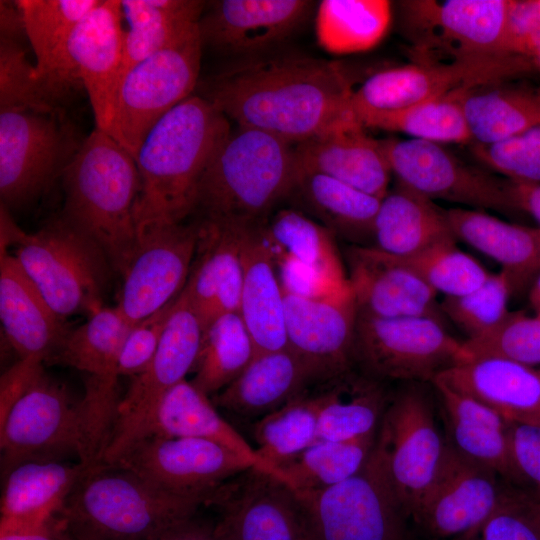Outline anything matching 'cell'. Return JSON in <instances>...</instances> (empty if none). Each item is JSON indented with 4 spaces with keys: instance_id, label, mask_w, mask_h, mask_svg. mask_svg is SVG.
Returning a JSON list of instances; mask_svg holds the SVG:
<instances>
[{
    "instance_id": "1",
    "label": "cell",
    "mask_w": 540,
    "mask_h": 540,
    "mask_svg": "<svg viewBox=\"0 0 540 540\" xmlns=\"http://www.w3.org/2000/svg\"><path fill=\"white\" fill-rule=\"evenodd\" d=\"M197 89L238 126L294 145L357 121L343 68L307 55L277 52L237 61Z\"/></svg>"
},
{
    "instance_id": "2",
    "label": "cell",
    "mask_w": 540,
    "mask_h": 540,
    "mask_svg": "<svg viewBox=\"0 0 540 540\" xmlns=\"http://www.w3.org/2000/svg\"><path fill=\"white\" fill-rule=\"evenodd\" d=\"M230 131L228 118L198 94L152 127L135 157L137 236L152 226L182 223L194 212L201 177Z\"/></svg>"
},
{
    "instance_id": "3",
    "label": "cell",
    "mask_w": 540,
    "mask_h": 540,
    "mask_svg": "<svg viewBox=\"0 0 540 540\" xmlns=\"http://www.w3.org/2000/svg\"><path fill=\"white\" fill-rule=\"evenodd\" d=\"M59 217L93 240L121 275L138 246L134 209L140 189L135 158L95 127L62 174Z\"/></svg>"
},
{
    "instance_id": "4",
    "label": "cell",
    "mask_w": 540,
    "mask_h": 540,
    "mask_svg": "<svg viewBox=\"0 0 540 540\" xmlns=\"http://www.w3.org/2000/svg\"><path fill=\"white\" fill-rule=\"evenodd\" d=\"M297 175L294 144L238 126L204 171L194 212L201 213V220L261 226L291 197Z\"/></svg>"
},
{
    "instance_id": "5",
    "label": "cell",
    "mask_w": 540,
    "mask_h": 540,
    "mask_svg": "<svg viewBox=\"0 0 540 540\" xmlns=\"http://www.w3.org/2000/svg\"><path fill=\"white\" fill-rule=\"evenodd\" d=\"M201 498L175 496L116 465L90 466L58 515L75 540H149L195 516Z\"/></svg>"
},
{
    "instance_id": "6",
    "label": "cell",
    "mask_w": 540,
    "mask_h": 540,
    "mask_svg": "<svg viewBox=\"0 0 540 540\" xmlns=\"http://www.w3.org/2000/svg\"><path fill=\"white\" fill-rule=\"evenodd\" d=\"M511 0H404L396 3L411 62L501 64L521 58L507 50Z\"/></svg>"
},
{
    "instance_id": "7",
    "label": "cell",
    "mask_w": 540,
    "mask_h": 540,
    "mask_svg": "<svg viewBox=\"0 0 540 540\" xmlns=\"http://www.w3.org/2000/svg\"><path fill=\"white\" fill-rule=\"evenodd\" d=\"M13 255L63 318L103 307L112 269L102 249L60 217L35 233L17 229Z\"/></svg>"
},
{
    "instance_id": "8",
    "label": "cell",
    "mask_w": 540,
    "mask_h": 540,
    "mask_svg": "<svg viewBox=\"0 0 540 540\" xmlns=\"http://www.w3.org/2000/svg\"><path fill=\"white\" fill-rule=\"evenodd\" d=\"M355 363L379 380L433 382L469 360L463 342L434 317L376 318L358 314Z\"/></svg>"
},
{
    "instance_id": "9",
    "label": "cell",
    "mask_w": 540,
    "mask_h": 540,
    "mask_svg": "<svg viewBox=\"0 0 540 540\" xmlns=\"http://www.w3.org/2000/svg\"><path fill=\"white\" fill-rule=\"evenodd\" d=\"M315 540H410L406 516L374 450L360 471L326 489L297 492Z\"/></svg>"
},
{
    "instance_id": "10",
    "label": "cell",
    "mask_w": 540,
    "mask_h": 540,
    "mask_svg": "<svg viewBox=\"0 0 540 540\" xmlns=\"http://www.w3.org/2000/svg\"><path fill=\"white\" fill-rule=\"evenodd\" d=\"M1 474L32 460L84 462L81 399L43 371L0 419Z\"/></svg>"
},
{
    "instance_id": "11",
    "label": "cell",
    "mask_w": 540,
    "mask_h": 540,
    "mask_svg": "<svg viewBox=\"0 0 540 540\" xmlns=\"http://www.w3.org/2000/svg\"><path fill=\"white\" fill-rule=\"evenodd\" d=\"M82 141L62 111L0 112V196L18 208L43 194L62 176Z\"/></svg>"
},
{
    "instance_id": "12",
    "label": "cell",
    "mask_w": 540,
    "mask_h": 540,
    "mask_svg": "<svg viewBox=\"0 0 540 540\" xmlns=\"http://www.w3.org/2000/svg\"><path fill=\"white\" fill-rule=\"evenodd\" d=\"M202 48L197 30L122 76L110 135L134 158L152 127L197 88Z\"/></svg>"
},
{
    "instance_id": "13",
    "label": "cell",
    "mask_w": 540,
    "mask_h": 540,
    "mask_svg": "<svg viewBox=\"0 0 540 540\" xmlns=\"http://www.w3.org/2000/svg\"><path fill=\"white\" fill-rule=\"evenodd\" d=\"M396 183L435 201L463 208L520 214L509 192V181L471 165L443 144L418 139H381Z\"/></svg>"
},
{
    "instance_id": "14",
    "label": "cell",
    "mask_w": 540,
    "mask_h": 540,
    "mask_svg": "<svg viewBox=\"0 0 540 540\" xmlns=\"http://www.w3.org/2000/svg\"><path fill=\"white\" fill-rule=\"evenodd\" d=\"M445 447L421 389L411 386L389 399L375 449L407 518L413 517L431 486Z\"/></svg>"
},
{
    "instance_id": "15",
    "label": "cell",
    "mask_w": 540,
    "mask_h": 540,
    "mask_svg": "<svg viewBox=\"0 0 540 540\" xmlns=\"http://www.w3.org/2000/svg\"><path fill=\"white\" fill-rule=\"evenodd\" d=\"M204 327L185 291L176 299L158 349L121 398L112 438L102 463L113 464L140 437L162 397L186 379L197 361Z\"/></svg>"
},
{
    "instance_id": "16",
    "label": "cell",
    "mask_w": 540,
    "mask_h": 540,
    "mask_svg": "<svg viewBox=\"0 0 540 540\" xmlns=\"http://www.w3.org/2000/svg\"><path fill=\"white\" fill-rule=\"evenodd\" d=\"M205 505L218 513L213 530L219 540H315L297 492L257 467L224 482Z\"/></svg>"
},
{
    "instance_id": "17",
    "label": "cell",
    "mask_w": 540,
    "mask_h": 540,
    "mask_svg": "<svg viewBox=\"0 0 540 540\" xmlns=\"http://www.w3.org/2000/svg\"><path fill=\"white\" fill-rule=\"evenodd\" d=\"M175 496L207 499L233 476L255 467L233 450L204 439L146 436L113 464Z\"/></svg>"
},
{
    "instance_id": "18",
    "label": "cell",
    "mask_w": 540,
    "mask_h": 540,
    "mask_svg": "<svg viewBox=\"0 0 540 540\" xmlns=\"http://www.w3.org/2000/svg\"><path fill=\"white\" fill-rule=\"evenodd\" d=\"M284 293L323 298L350 289L335 236L305 212L275 211L262 226Z\"/></svg>"
},
{
    "instance_id": "19",
    "label": "cell",
    "mask_w": 540,
    "mask_h": 540,
    "mask_svg": "<svg viewBox=\"0 0 540 540\" xmlns=\"http://www.w3.org/2000/svg\"><path fill=\"white\" fill-rule=\"evenodd\" d=\"M199 240V222L149 227L122 274L117 307L131 325L174 301L185 288Z\"/></svg>"
},
{
    "instance_id": "20",
    "label": "cell",
    "mask_w": 540,
    "mask_h": 540,
    "mask_svg": "<svg viewBox=\"0 0 540 540\" xmlns=\"http://www.w3.org/2000/svg\"><path fill=\"white\" fill-rule=\"evenodd\" d=\"M532 64L519 58L501 64L443 65L411 62L381 69L369 76L351 95L356 120L369 113L401 110L435 99L461 87L492 81L534 78Z\"/></svg>"
},
{
    "instance_id": "21",
    "label": "cell",
    "mask_w": 540,
    "mask_h": 540,
    "mask_svg": "<svg viewBox=\"0 0 540 540\" xmlns=\"http://www.w3.org/2000/svg\"><path fill=\"white\" fill-rule=\"evenodd\" d=\"M316 2L217 0L198 21L202 47L238 61L277 53L305 26Z\"/></svg>"
},
{
    "instance_id": "22",
    "label": "cell",
    "mask_w": 540,
    "mask_h": 540,
    "mask_svg": "<svg viewBox=\"0 0 540 540\" xmlns=\"http://www.w3.org/2000/svg\"><path fill=\"white\" fill-rule=\"evenodd\" d=\"M499 477L446 442L437 474L412 518L438 539L479 532L501 496Z\"/></svg>"
},
{
    "instance_id": "23",
    "label": "cell",
    "mask_w": 540,
    "mask_h": 540,
    "mask_svg": "<svg viewBox=\"0 0 540 540\" xmlns=\"http://www.w3.org/2000/svg\"><path fill=\"white\" fill-rule=\"evenodd\" d=\"M284 295L288 348L309 367L316 383L352 370L358 317L352 288L323 298Z\"/></svg>"
},
{
    "instance_id": "24",
    "label": "cell",
    "mask_w": 540,
    "mask_h": 540,
    "mask_svg": "<svg viewBox=\"0 0 540 540\" xmlns=\"http://www.w3.org/2000/svg\"><path fill=\"white\" fill-rule=\"evenodd\" d=\"M345 257L358 314L444 320L438 294L406 259L364 245H351Z\"/></svg>"
},
{
    "instance_id": "25",
    "label": "cell",
    "mask_w": 540,
    "mask_h": 540,
    "mask_svg": "<svg viewBox=\"0 0 540 540\" xmlns=\"http://www.w3.org/2000/svg\"><path fill=\"white\" fill-rule=\"evenodd\" d=\"M121 4L101 0L75 27L66 51L92 106L96 128L110 135L121 81Z\"/></svg>"
},
{
    "instance_id": "26",
    "label": "cell",
    "mask_w": 540,
    "mask_h": 540,
    "mask_svg": "<svg viewBox=\"0 0 540 540\" xmlns=\"http://www.w3.org/2000/svg\"><path fill=\"white\" fill-rule=\"evenodd\" d=\"M243 227L221 221H199L196 254L184 289L204 330L221 315L239 313L243 287Z\"/></svg>"
},
{
    "instance_id": "27",
    "label": "cell",
    "mask_w": 540,
    "mask_h": 540,
    "mask_svg": "<svg viewBox=\"0 0 540 540\" xmlns=\"http://www.w3.org/2000/svg\"><path fill=\"white\" fill-rule=\"evenodd\" d=\"M0 320L2 332L19 359L39 358L44 364L70 329L24 271L13 254L1 250Z\"/></svg>"
},
{
    "instance_id": "28",
    "label": "cell",
    "mask_w": 540,
    "mask_h": 540,
    "mask_svg": "<svg viewBox=\"0 0 540 540\" xmlns=\"http://www.w3.org/2000/svg\"><path fill=\"white\" fill-rule=\"evenodd\" d=\"M359 122L295 145L299 170L319 173L382 199L389 191L392 172L381 140Z\"/></svg>"
},
{
    "instance_id": "29",
    "label": "cell",
    "mask_w": 540,
    "mask_h": 540,
    "mask_svg": "<svg viewBox=\"0 0 540 540\" xmlns=\"http://www.w3.org/2000/svg\"><path fill=\"white\" fill-rule=\"evenodd\" d=\"M89 467L66 460L20 463L2 477L0 532L37 528L54 521Z\"/></svg>"
},
{
    "instance_id": "30",
    "label": "cell",
    "mask_w": 540,
    "mask_h": 540,
    "mask_svg": "<svg viewBox=\"0 0 540 540\" xmlns=\"http://www.w3.org/2000/svg\"><path fill=\"white\" fill-rule=\"evenodd\" d=\"M262 226L243 227V287L239 314L257 353L288 348L285 295Z\"/></svg>"
},
{
    "instance_id": "31",
    "label": "cell",
    "mask_w": 540,
    "mask_h": 540,
    "mask_svg": "<svg viewBox=\"0 0 540 540\" xmlns=\"http://www.w3.org/2000/svg\"><path fill=\"white\" fill-rule=\"evenodd\" d=\"M434 380L479 400L507 420L540 423V369L533 366L500 358H474L445 370Z\"/></svg>"
},
{
    "instance_id": "32",
    "label": "cell",
    "mask_w": 540,
    "mask_h": 540,
    "mask_svg": "<svg viewBox=\"0 0 540 540\" xmlns=\"http://www.w3.org/2000/svg\"><path fill=\"white\" fill-rule=\"evenodd\" d=\"M316 383L309 367L289 348L258 353L247 368L214 395L213 403L236 416L260 419Z\"/></svg>"
},
{
    "instance_id": "33",
    "label": "cell",
    "mask_w": 540,
    "mask_h": 540,
    "mask_svg": "<svg viewBox=\"0 0 540 540\" xmlns=\"http://www.w3.org/2000/svg\"><path fill=\"white\" fill-rule=\"evenodd\" d=\"M446 212L456 239L500 264L513 294L531 287L540 274V227L506 222L476 209L455 207Z\"/></svg>"
},
{
    "instance_id": "34",
    "label": "cell",
    "mask_w": 540,
    "mask_h": 540,
    "mask_svg": "<svg viewBox=\"0 0 540 540\" xmlns=\"http://www.w3.org/2000/svg\"><path fill=\"white\" fill-rule=\"evenodd\" d=\"M444 409L447 443L467 459L516 484L511 464L508 425L500 413L479 400L434 380Z\"/></svg>"
},
{
    "instance_id": "35",
    "label": "cell",
    "mask_w": 540,
    "mask_h": 540,
    "mask_svg": "<svg viewBox=\"0 0 540 540\" xmlns=\"http://www.w3.org/2000/svg\"><path fill=\"white\" fill-rule=\"evenodd\" d=\"M462 106L472 144L498 143L540 124V83L516 78L467 87Z\"/></svg>"
},
{
    "instance_id": "36",
    "label": "cell",
    "mask_w": 540,
    "mask_h": 540,
    "mask_svg": "<svg viewBox=\"0 0 540 540\" xmlns=\"http://www.w3.org/2000/svg\"><path fill=\"white\" fill-rule=\"evenodd\" d=\"M446 210L398 183L381 199L372 245L409 259L448 241H456Z\"/></svg>"
},
{
    "instance_id": "37",
    "label": "cell",
    "mask_w": 540,
    "mask_h": 540,
    "mask_svg": "<svg viewBox=\"0 0 540 540\" xmlns=\"http://www.w3.org/2000/svg\"><path fill=\"white\" fill-rule=\"evenodd\" d=\"M146 436L187 437L216 442L245 457L255 467L275 474L260 459L255 448L223 419L209 396L186 379L162 397L137 440Z\"/></svg>"
},
{
    "instance_id": "38",
    "label": "cell",
    "mask_w": 540,
    "mask_h": 540,
    "mask_svg": "<svg viewBox=\"0 0 540 540\" xmlns=\"http://www.w3.org/2000/svg\"><path fill=\"white\" fill-rule=\"evenodd\" d=\"M313 393L318 440L352 441L377 435L389 402L381 381L350 370L320 383Z\"/></svg>"
},
{
    "instance_id": "39",
    "label": "cell",
    "mask_w": 540,
    "mask_h": 540,
    "mask_svg": "<svg viewBox=\"0 0 540 540\" xmlns=\"http://www.w3.org/2000/svg\"><path fill=\"white\" fill-rule=\"evenodd\" d=\"M335 237L371 246L381 199L334 178L298 169L291 194Z\"/></svg>"
},
{
    "instance_id": "40",
    "label": "cell",
    "mask_w": 540,
    "mask_h": 540,
    "mask_svg": "<svg viewBox=\"0 0 540 540\" xmlns=\"http://www.w3.org/2000/svg\"><path fill=\"white\" fill-rule=\"evenodd\" d=\"M124 31L122 76L149 56L198 30L205 2L199 0H121Z\"/></svg>"
},
{
    "instance_id": "41",
    "label": "cell",
    "mask_w": 540,
    "mask_h": 540,
    "mask_svg": "<svg viewBox=\"0 0 540 540\" xmlns=\"http://www.w3.org/2000/svg\"><path fill=\"white\" fill-rule=\"evenodd\" d=\"M131 327L117 306H103L70 329L45 364L73 367L97 379H118L119 357Z\"/></svg>"
},
{
    "instance_id": "42",
    "label": "cell",
    "mask_w": 540,
    "mask_h": 540,
    "mask_svg": "<svg viewBox=\"0 0 540 540\" xmlns=\"http://www.w3.org/2000/svg\"><path fill=\"white\" fill-rule=\"evenodd\" d=\"M391 19L387 0H322L316 7L317 41L333 54L367 51L381 42Z\"/></svg>"
},
{
    "instance_id": "43",
    "label": "cell",
    "mask_w": 540,
    "mask_h": 540,
    "mask_svg": "<svg viewBox=\"0 0 540 540\" xmlns=\"http://www.w3.org/2000/svg\"><path fill=\"white\" fill-rule=\"evenodd\" d=\"M467 87L401 110L365 114L357 121L366 129L398 132L439 144H472L462 106Z\"/></svg>"
},
{
    "instance_id": "44",
    "label": "cell",
    "mask_w": 540,
    "mask_h": 540,
    "mask_svg": "<svg viewBox=\"0 0 540 540\" xmlns=\"http://www.w3.org/2000/svg\"><path fill=\"white\" fill-rule=\"evenodd\" d=\"M257 354L240 314L221 315L204 330L190 381L206 395H215L233 382Z\"/></svg>"
},
{
    "instance_id": "45",
    "label": "cell",
    "mask_w": 540,
    "mask_h": 540,
    "mask_svg": "<svg viewBox=\"0 0 540 540\" xmlns=\"http://www.w3.org/2000/svg\"><path fill=\"white\" fill-rule=\"evenodd\" d=\"M252 434L260 459L284 480L280 468L318 440V409L314 393L306 391L257 419L252 426Z\"/></svg>"
},
{
    "instance_id": "46",
    "label": "cell",
    "mask_w": 540,
    "mask_h": 540,
    "mask_svg": "<svg viewBox=\"0 0 540 540\" xmlns=\"http://www.w3.org/2000/svg\"><path fill=\"white\" fill-rule=\"evenodd\" d=\"M376 436L352 441L317 440L280 472L296 492L329 488L362 469L374 450Z\"/></svg>"
},
{
    "instance_id": "47",
    "label": "cell",
    "mask_w": 540,
    "mask_h": 540,
    "mask_svg": "<svg viewBox=\"0 0 540 540\" xmlns=\"http://www.w3.org/2000/svg\"><path fill=\"white\" fill-rule=\"evenodd\" d=\"M101 0H18L27 39L36 57L35 75L60 59L79 22Z\"/></svg>"
},
{
    "instance_id": "48",
    "label": "cell",
    "mask_w": 540,
    "mask_h": 540,
    "mask_svg": "<svg viewBox=\"0 0 540 540\" xmlns=\"http://www.w3.org/2000/svg\"><path fill=\"white\" fill-rule=\"evenodd\" d=\"M513 295L507 275L491 273L475 290L457 297H444L440 302L444 317L449 318L474 339L496 328L510 313L509 298Z\"/></svg>"
},
{
    "instance_id": "49",
    "label": "cell",
    "mask_w": 540,
    "mask_h": 540,
    "mask_svg": "<svg viewBox=\"0 0 540 540\" xmlns=\"http://www.w3.org/2000/svg\"><path fill=\"white\" fill-rule=\"evenodd\" d=\"M425 282L444 297H457L478 288L491 274L456 241L435 245L406 259Z\"/></svg>"
},
{
    "instance_id": "50",
    "label": "cell",
    "mask_w": 540,
    "mask_h": 540,
    "mask_svg": "<svg viewBox=\"0 0 540 540\" xmlns=\"http://www.w3.org/2000/svg\"><path fill=\"white\" fill-rule=\"evenodd\" d=\"M463 346L469 360L500 358L535 367L540 364V314L510 311L496 328L466 339Z\"/></svg>"
},
{
    "instance_id": "51",
    "label": "cell",
    "mask_w": 540,
    "mask_h": 540,
    "mask_svg": "<svg viewBox=\"0 0 540 540\" xmlns=\"http://www.w3.org/2000/svg\"><path fill=\"white\" fill-rule=\"evenodd\" d=\"M60 112L35 77L23 43L0 40V112Z\"/></svg>"
},
{
    "instance_id": "52",
    "label": "cell",
    "mask_w": 540,
    "mask_h": 540,
    "mask_svg": "<svg viewBox=\"0 0 540 540\" xmlns=\"http://www.w3.org/2000/svg\"><path fill=\"white\" fill-rule=\"evenodd\" d=\"M471 152L478 162L508 180L540 183V124L498 143L471 144Z\"/></svg>"
},
{
    "instance_id": "53",
    "label": "cell",
    "mask_w": 540,
    "mask_h": 540,
    "mask_svg": "<svg viewBox=\"0 0 540 540\" xmlns=\"http://www.w3.org/2000/svg\"><path fill=\"white\" fill-rule=\"evenodd\" d=\"M480 540H540V499L504 485L498 504L479 531Z\"/></svg>"
},
{
    "instance_id": "54",
    "label": "cell",
    "mask_w": 540,
    "mask_h": 540,
    "mask_svg": "<svg viewBox=\"0 0 540 540\" xmlns=\"http://www.w3.org/2000/svg\"><path fill=\"white\" fill-rule=\"evenodd\" d=\"M176 299L132 325L121 349L119 376L135 377L148 367L158 349Z\"/></svg>"
},
{
    "instance_id": "55",
    "label": "cell",
    "mask_w": 540,
    "mask_h": 540,
    "mask_svg": "<svg viewBox=\"0 0 540 540\" xmlns=\"http://www.w3.org/2000/svg\"><path fill=\"white\" fill-rule=\"evenodd\" d=\"M507 50L528 60L540 75V0H511Z\"/></svg>"
},
{
    "instance_id": "56",
    "label": "cell",
    "mask_w": 540,
    "mask_h": 540,
    "mask_svg": "<svg viewBox=\"0 0 540 540\" xmlns=\"http://www.w3.org/2000/svg\"><path fill=\"white\" fill-rule=\"evenodd\" d=\"M508 439L516 484L540 494V423L508 420Z\"/></svg>"
},
{
    "instance_id": "57",
    "label": "cell",
    "mask_w": 540,
    "mask_h": 540,
    "mask_svg": "<svg viewBox=\"0 0 540 540\" xmlns=\"http://www.w3.org/2000/svg\"><path fill=\"white\" fill-rule=\"evenodd\" d=\"M44 371L39 358L18 359L0 378V419L4 418L13 404L27 391Z\"/></svg>"
},
{
    "instance_id": "58",
    "label": "cell",
    "mask_w": 540,
    "mask_h": 540,
    "mask_svg": "<svg viewBox=\"0 0 540 540\" xmlns=\"http://www.w3.org/2000/svg\"><path fill=\"white\" fill-rule=\"evenodd\" d=\"M149 540H219L213 526L197 521L194 516L180 521Z\"/></svg>"
},
{
    "instance_id": "59",
    "label": "cell",
    "mask_w": 540,
    "mask_h": 540,
    "mask_svg": "<svg viewBox=\"0 0 540 540\" xmlns=\"http://www.w3.org/2000/svg\"><path fill=\"white\" fill-rule=\"evenodd\" d=\"M27 38L24 17L16 1H0V40L23 43Z\"/></svg>"
},
{
    "instance_id": "60",
    "label": "cell",
    "mask_w": 540,
    "mask_h": 540,
    "mask_svg": "<svg viewBox=\"0 0 540 540\" xmlns=\"http://www.w3.org/2000/svg\"><path fill=\"white\" fill-rule=\"evenodd\" d=\"M508 181L510 196L519 213L530 215L540 227V183Z\"/></svg>"
},
{
    "instance_id": "61",
    "label": "cell",
    "mask_w": 540,
    "mask_h": 540,
    "mask_svg": "<svg viewBox=\"0 0 540 540\" xmlns=\"http://www.w3.org/2000/svg\"><path fill=\"white\" fill-rule=\"evenodd\" d=\"M0 540H75L62 526L58 517L43 526L17 530L9 532H0Z\"/></svg>"
},
{
    "instance_id": "62",
    "label": "cell",
    "mask_w": 540,
    "mask_h": 540,
    "mask_svg": "<svg viewBox=\"0 0 540 540\" xmlns=\"http://www.w3.org/2000/svg\"><path fill=\"white\" fill-rule=\"evenodd\" d=\"M529 302L536 314H540V274L529 289Z\"/></svg>"
},
{
    "instance_id": "63",
    "label": "cell",
    "mask_w": 540,
    "mask_h": 540,
    "mask_svg": "<svg viewBox=\"0 0 540 540\" xmlns=\"http://www.w3.org/2000/svg\"><path fill=\"white\" fill-rule=\"evenodd\" d=\"M454 540H480L479 532L468 534V535L456 538Z\"/></svg>"
},
{
    "instance_id": "64",
    "label": "cell",
    "mask_w": 540,
    "mask_h": 540,
    "mask_svg": "<svg viewBox=\"0 0 540 540\" xmlns=\"http://www.w3.org/2000/svg\"><path fill=\"white\" fill-rule=\"evenodd\" d=\"M540 499V494H535Z\"/></svg>"
}]
</instances>
